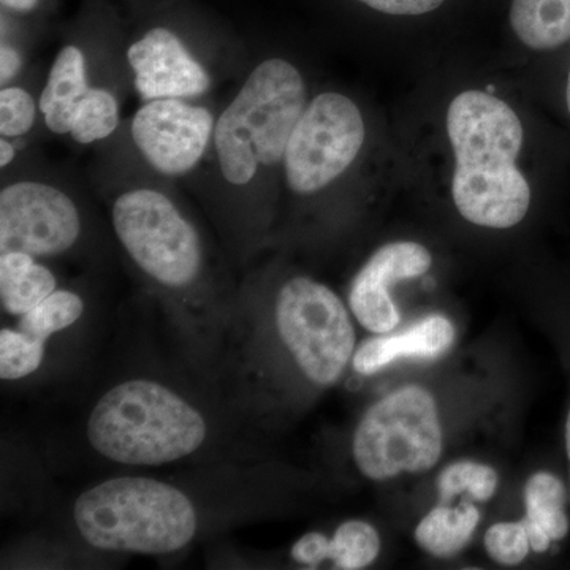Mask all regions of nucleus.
<instances>
[{"mask_svg":"<svg viewBox=\"0 0 570 570\" xmlns=\"http://www.w3.org/2000/svg\"><path fill=\"white\" fill-rule=\"evenodd\" d=\"M566 102H568V110L570 112V70L568 77V88H566Z\"/></svg>","mask_w":570,"mask_h":570,"instance_id":"obj_30","label":"nucleus"},{"mask_svg":"<svg viewBox=\"0 0 570 570\" xmlns=\"http://www.w3.org/2000/svg\"><path fill=\"white\" fill-rule=\"evenodd\" d=\"M510 24L532 50H554L570 40V0H512Z\"/></svg>","mask_w":570,"mask_h":570,"instance_id":"obj_19","label":"nucleus"},{"mask_svg":"<svg viewBox=\"0 0 570 570\" xmlns=\"http://www.w3.org/2000/svg\"><path fill=\"white\" fill-rule=\"evenodd\" d=\"M80 235V212L58 187L18 181L0 193V254L61 255L77 245Z\"/></svg>","mask_w":570,"mask_h":570,"instance_id":"obj_9","label":"nucleus"},{"mask_svg":"<svg viewBox=\"0 0 570 570\" xmlns=\"http://www.w3.org/2000/svg\"><path fill=\"white\" fill-rule=\"evenodd\" d=\"M431 265L430 250L419 243L396 242L379 247L348 288V306L358 324L374 335H387L395 330L401 316L390 288L401 281L425 275Z\"/></svg>","mask_w":570,"mask_h":570,"instance_id":"obj_11","label":"nucleus"},{"mask_svg":"<svg viewBox=\"0 0 570 570\" xmlns=\"http://www.w3.org/2000/svg\"><path fill=\"white\" fill-rule=\"evenodd\" d=\"M356 468L374 482L433 469L442 455L438 404L419 385L397 389L367 409L352 442Z\"/></svg>","mask_w":570,"mask_h":570,"instance_id":"obj_5","label":"nucleus"},{"mask_svg":"<svg viewBox=\"0 0 570 570\" xmlns=\"http://www.w3.org/2000/svg\"><path fill=\"white\" fill-rule=\"evenodd\" d=\"M455 343V326L441 314L423 317L396 335L370 337L352 356L362 376H373L401 358L436 360Z\"/></svg>","mask_w":570,"mask_h":570,"instance_id":"obj_14","label":"nucleus"},{"mask_svg":"<svg viewBox=\"0 0 570 570\" xmlns=\"http://www.w3.org/2000/svg\"><path fill=\"white\" fill-rule=\"evenodd\" d=\"M564 438H566V455H568V461H569V483H570V407H569V412H568V419H566Z\"/></svg>","mask_w":570,"mask_h":570,"instance_id":"obj_29","label":"nucleus"},{"mask_svg":"<svg viewBox=\"0 0 570 570\" xmlns=\"http://www.w3.org/2000/svg\"><path fill=\"white\" fill-rule=\"evenodd\" d=\"M20 70V52L14 50L11 45L2 43V48H0V81H2V85L14 80Z\"/></svg>","mask_w":570,"mask_h":570,"instance_id":"obj_26","label":"nucleus"},{"mask_svg":"<svg viewBox=\"0 0 570 570\" xmlns=\"http://www.w3.org/2000/svg\"><path fill=\"white\" fill-rule=\"evenodd\" d=\"M89 89L85 55L73 45L63 47L52 62L39 100V110L52 134H70L71 115Z\"/></svg>","mask_w":570,"mask_h":570,"instance_id":"obj_17","label":"nucleus"},{"mask_svg":"<svg viewBox=\"0 0 570 570\" xmlns=\"http://www.w3.org/2000/svg\"><path fill=\"white\" fill-rule=\"evenodd\" d=\"M381 553V535L373 524L348 520L337 527L333 538L322 532H307L292 547V558L306 568H318L332 561L333 568L360 570L373 564Z\"/></svg>","mask_w":570,"mask_h":570,"instance_id":"obj_15","label":"nucleus"},{"mask_svg":"<svg viewBox=\"0 0 570 570\" xmlns=\"http://www.w3.org/2000/svg\"><path fill=\"white\" fill-rule=\"evenodd\" d=\"M360 2L382 13L414 17V14L436 10L444 0H360Z\"/></svg>","mask_w":570,"mask_h":570,"instance_id":"obj_25","label":"nucleus"},{"mask_svg":"<svg viewBox=\"0 0 570 570\" xmlns=\"http://www.w3.org/2000/svg\"><path fill=\"white\" fill-rule=\"evenodd\" d=\"M14 156H17V149L7 138L2 137V140H0V165L7 167V165L13 163Z\"/></svg>","mask_w":570,"mask_h":570,"instance_id":"obj_27","label":"nucleus"},{"mask_svg":"<svg viewBox=\"0 0 570 570\" xmlns=\"http://www.w3.org/2000/svg\"><path fill=\"white\" fill-rule=\"evenodd\" d=\"M94 452L124 466H164L204 448L208 423L194 404L153 379H127L105 392L89 414Z\"/></svg>","mask_w":570,"mask_h":570,"instance_id":"obj_2","label":"nucleus"},{"mask_svg":"<svg viewBox=\"0 0 570 570\" xmlns=\"http://www.w3.org/2000/svg\"><path fill=\"white\" fill-rule=\"evenodd\" d=\"M119 126V105L110 91L91 88L75 108L70 135L80 145L105 140Z\"/></svg>","mask_w":570,"mask_h":570,"instance_id":"obj_21","label":"nucleus"},{"mask_svg":"<svg viewBox=\"0 0 570 570\" xmlns=\"http://www.w3.org/2000/svg\"><path fill=\"white\" fill-rule=\"evenodd\" d=\"M485 549L498 564L517 566L527 560L532 550L523 521H502L490 527L485 534Z\"/></svg>","mask_w":570,"mask_h":570,"instance_id":"obj_23","label":"nucleus"},{"mask_svg":"<svg viewBox=\"0 0 570 570\" xmlns=\"http://www.w3.org/2000/svg\"><path fill=\"white\" fill-rule=\"evenodd\" d=\"M39 0H2V6L14 11H31L36 9Z\"/></svg>","mask_w":570,"mask_h":570,"instance_id":"obj_28","label":"nucleus"},{"mask_svg":"<svg viewBox=\"0 0 570 570\" xmlns=\"http://www.w3.org/2000/svg\"><path fill=\"white\" fill-rule=\"evenodd\" d=\"M111 223L124 250L154 283L184 291L200 277V235L167 195L146 187L119 195Z\"/></svg>","mask_w":570,"mask_h":570,"instance_id":"obj_6","label":"nucleus"},{"mask_svg":"<svg viewBox=\"0 0 570 570\" xmlns=\"http://www.w3.org/2000/svg\"><path fill=\"white\" fill-rule=\"evenodd\" d=\"M213 112L187 100L145 102L132 119V140L146 163L165 176L193 171L213 141Z\"/></svg>","mask_w":570,"mask_h":570,"instance_id":"obj_10","label":"nucleus"},{"mask_svg":"<svg viewBox=\"0 0 570 570\" xmlns=\"http://www.w3.org/2000/svg\"><path fill=\"white\" fill-rule=\"evenodd\" d=\"M306 85L294 63L266 59L217 118L213 145L225 181L247 186L262 167L283 163L306 108Z\"/></svg>","mask_w":570,"mask_h":570,"instance_id":"obj_4","label":"nucleus"},{"mask_svg":"<svg viewBox=\"0 0 570 570\" xmlns=\"http://www.w3.org/2000/svg\"><path fill=\"white\" fill-rule=\"evenodd\" d=\"M85 313V302L75 292L58 288L39 306L22 314L18 328L0 330V377L18 381L37 373L48 340L70 328Z\"/></svg>","mask_w":570,"mask_h":570,"instance_id":"obj_13","label":"nucleus"},{"mask_svg":"<svg viewBox=\"0 0 570 570\" xmlns=\"http://www.w3.org/2000/svg\"><path fill=\"white\" fill-rule=\"evenodd\" d=\"M71 517L88 546L116 553H175L198 530L197 510L186 493L140 475L104 480L82 491Z\"/></svg>","mask_w":570,"mask_h":570,"instance_id":"obj_3","label":"nucleus"},{"mask_svg":"<svg viewBox=\"0 0 570 570\" xmlns=\"http://www.w3.org/2000/svg\"><path fill=\"white\" fill-rule=\"evenodd\" d=\"M273 316L281 343L307 381L318 387L336 384L356 343L343 299L328 285L296 276L277 292Z\"/></svg>","mask_w":570,"mask_h":570,"instance_id":"obj_7","label":"nucleus"},{"mask_svg":"<svg viewBox=\"0 0 570 570\" xmlns=\"http://www.w3.org/2000/svg\"><path fill=\"white\" fill-rule=\"evenodd\" d=\"M365 122L348 97L324 92L306 105L284 154L288 189L321 193L346 174L365 142Z\"/></svg>","mask_w":570,"mask_h":570,"instance_id":"obj_8","label":"nucleus"},{"mask_svg":"<svg viewBox=\"0 0 570 570\" xmlns=\"http://www.w3.org/2000/svg\"><path fill=\"white\" fill-rule=\"evenodd\" d=\"M524 517L521 519L534 553H546L569 535V494L564 482L549 471H539L524 485Z\"/></svg>","mask_w":570,"mask_h":570,"instance_id":"obj_16","label":"nucleus"},{"mask_svg":"<svg viewBox=\"0 0 570 570\" xmlns=\"http://www.w3.org/2000/svg\"><path fill=\"white\" fill-rule=\"evenodd\" d=\"M134 85L145 102L205 96L212 77L175 32L151 29L127 51Z\"/></svg>","mask_w":570,"mask_h":570,"instance_id":"obj_12","label":"nucleus"},{"mask_svg":"<svg viewBox=\"0 0 570 570\" xmlns=\"http://www.w3.org/2000/svg\"><path fill=\"white\" fill-rule=\"evenodd\" d=\"M448 134L455 153L452 197L469 223L515 227L531 205V189L517 167L523 146L519 116L498 97L461 92L450 104Z\"/></svg>","mask_w":570,"mask_h":570,"instance_id":"obj_1","label":"nucleus"},{"mask_svg":"<svg viewBox=\"0 0 570 570\" xmlns=\"http://www.w3.org/2000/svg\"><path fill=\"white\" fill-rule=\"evenodd\" d=\"M479 523L480 512L472 502H461L456 508L441 502L420 521L415 540L428 554L445 560L471 542Z\"/></svg>","mask_w":570,"mask_h":570,"instance_id":"obj_20","label":"nucleus"},{"mask_svg":"<svg viewBox=\"0 0 570 570\" xmlns=\"http://www.w3.org/2000/svg\"><path fill=\"white\" fill-rule=\"evenodd\" d=\"M56 291V276L33 255L20 250L0 254V299L6 313L21 317Z\"/></svg>","mask_w":570,"mask_h":570,"instance_id":"obj_18","label":"nucleus"},{"mask_svg":"<svg viewBox=\"0 0 570 570\" xmlns=\"http://www.w3.org/2000/svg\"><path fill=\"white\" fill-rule=\"evenodd\" d=\"M498 472L475 461H459L450 464L438 479L439 499L448 504L450 499L469 493L475 501L487 502L498 490Z\"/></svg>","mask_w":570,"mask_h":570,"instance_id":"obj_22","label":"nucleus"},{"mask_svg":"<svg viewBox=\"0 0 570 570\" xmlns=\"http://www.w3.org/2000/svg\"><path fill=\"white\" fill-rule=\"evenodd\" d=\"M37 104L31 94L18 86H7L0 92V134L17 138L31 132L36 122Z\"/></svg>","mask_w":570,"mask_h":570,"instance_id":"obj_24","label":"nucleus"}]
</instances>
